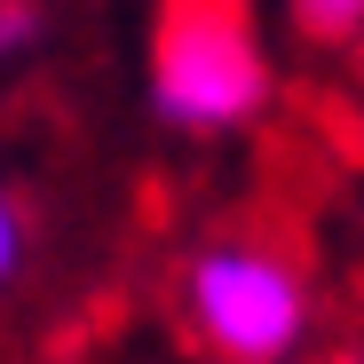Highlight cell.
<instances>
[{
  "label": "cell",
  "mask_w": 364,
  "mask_h": 364,
  "mask_svg": "<svg viewBox=\"0 0 364 364\" xmlns=\"http://www.w3.org/2000/svg\"><path fill=\"white\" fill-rule=\"evenodd\" d=\"M24 254H32V214H24L16 191H0V285H16Z\"/></svg>",
  "instance_id": "cell-5"
},
{
  "label": "cell",
  "mask_w": 364,
  "mask_h": 364,
  "mask_svg": "<svg viewBox=\"0 0 364 364\" xmlns=\"http://www.w3.org/2000/svg\"><path fill=\"white\" fill-rule=\"evenodd\" d=\"M317 364H364V348H333V356H317Z\"/></svg>",
  "instance_id": "cell-6"
},
{
  "label": "cell",
  "mask_w": 364,
  "mask_h": 364,
  "mask_svg": "<svg viewBox=\"0 0 364 364\" xmlns=\"http://www.w3.org/2000/svg\"><path fill=\"white\" fill-rule=\"evenodd\" d=\"M143 103L166 135H246L277 103V64L254 0H159L143 48Z\"/></svg>",
  "instance_id": "cell-1"
},
{
  "label": "cell",
  "mask_w": 364,
  "mask_h": 364,
  "mask_svg": "<svg viewBox=\"0 0 364 364\" xmlns=\"http://www.w3.org/2000/svg\"><path fill=\"white\" fill-rule=\"evenodd\" d=\"M182 325L214 364H301L317 341V285L293 246L230 230L182 262Z\"/></svg>",
  "instance_id": "cell-2"
},
{
  "label": "cell",
  "mask_w": 364,
  "mask_h": 364,
  "mask_svg": "<svg viewBox=\"0 0 364 364\" xmlns=\"http://www.w3.org/2000/svg\"><path fill=\"white\" fill-rule=\"evenodd\" d=\"M285 24L309 48H348L364 40V0H285Z\"/></svg>",
  "instance_id": "cell-3"
},
{
  "label": "cell",
  "mask_w": 364,
  "mask_h": 364,
  "mask_svg": "<svg viewBox=\"0 0 364 364\" xmlns=\"http://www.w3.org/2000/svg\"><path fill=\"white\" fill-rule=\"evenodd\" d=\"M40 32H48V9H40V0H0V64L32 55Z\"/></svg>",
  "instance_id": "cell-4"
}]
</instances>
